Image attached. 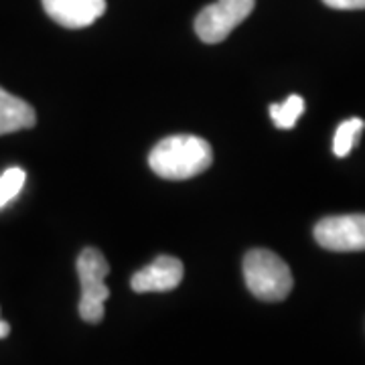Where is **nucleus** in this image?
<instances>
[{
    "instance_id": "obj_9",
    "label": "nucleus",
    "mask_w": 365,
    "mask_h": 365,
    "mask_svg": "<svg viewBox=\"0 0 365 365\" xmlns=\"http://www.w3.org/2000/svg\"><path fill=\"white\" fill-rule=\"evenodd\" d=\"M365 128V122L361 118H349L345 122H341L339 128L335 132V138H333V153L335 157H347L351 155L353 146L357 144L361 132Z\"/></svg>"
},
{
    "instance_id": "obj_2",
    "label": "nucleus",
    "mask_w": 365,
    "mask_h": 365,
    "mask_svg": "<svg viewBox=\"0 0 365 365\" xmlns=\"http://www.w3.org/2000/svg\"><path fill=\"white\" fill-rule=\"evenodd\" d=\"M246 287L256 299L266 302L284 300L292 290V272L288 264L270 250H250L244 258Z\"/></svg>"
},
{
    "instance_id": "obj_7",
    "label": "nucleus",
    "mask_w": 365,
    "mask_h": 365,
    "mask_svg": "<svg viewBox=\"0 0 365 365\" xmlns=\"http://www.w3.org/2000/svg\"><path fill=\"white\" fill-rule=\"evenodd\" d=\"M43 9L57 25L83 29L106 13V0H43Z\"/></svg>"
},
{
    "instance_id": "obj_13",
    "label": "nucleus",
    "mask_w": 365,
    "mask_h": 365,
    "mask_svg": "<svg viewBox=\"0 0 365 365\" xmlns=\"http://www.w3.org/2000/svg\"><path fill=\"white\" fill-rule=\"evenodd\" d=\"M9 333H11V325H9L6 321H2V319H0V339L9 337Z\"/></svg>"
},
{
    "instance_id": "obj_4",
    "label": "nucleus",
    "mask_w": 365,
    "mask_h": 365,
    "mask_svg": "<svg viewBox=\"0 0 365 365\" xmlns=\"http://www.w3.org/2000/svg\"><path fill=\"white\" fill-rule=\"evenodd\" d=\"M256 6V0H215L205 6L195 19V33L209 45L225 41L235 26L248 19Z\"/></svg>"
},
{
    "instance_id": "obj_8",
    "label": "nucleus",
    "mask_w": 365,
    "mask_h": 365,
    "mask_svg": "<svg viewBox=\"0 0 365 365\" xmlns=\"http://www.w3.org/2000/svg\"><path fill=\"white\" fill-rule=\"evenodd\" d=\"M35 124L37 114L33 106L0 88V136L33 128Z\"/></svg>"
},
{
    "instance_id": "obj_12",
    "label": "nucleus",
    "mask_w": 365,
    "mask_h": 365,
    "mask_svg": "<svg viewBox=\"0 0 365 365\" xmlns=\"http://www.w3.org/2000/svg\"><path fill=\"white\" fill-rule=\"evenodd\" d=\"M329 9L337 11H361L365 9V0H323Z\"/></svg>"
},
{
    "instance_id": "obj_10",
    "label": "nucleus",
    "mask_w": 365,
    "mask_h": 365,
    "mask_svg": "<svg viewBox=\"0 0 365 365\" xmlns=\"http://www.w3.org/2000/svg\"><path fill=\"white\" fill-rule=\"evenodd\" d=\"M304 112V100L300 96H290L287 102L282 104L270 106V118H272L274 126L282 128V130H290L294 128V124L299 122V118Z\"/></svg>"
},
{
    "instance_id": "obj_11",
    "label": "nucleus",
    "mask_w": 365,
    "mask_h": 365,
    "mask_svg": "<svg viewBox=\"0 0 365 365\" xmlns=\"http://www.w3.org/2000/svg\"><path fill=\"white\" fill-rule=\"evenodd\" d=\"M26 173L21 167H11L0 175V209L6 207L23 191Z\"/></svg>"
},
{
    "instance_id": "obj_6",
    "label": "nucleus",
    "mask_w": 365,
    "mask_h": 365,
    "mask_svg": "<svg viewBox=\"0 0 365 365\" xmlns=\"http://www.w3.org/2000/svg\"><path fill=\"white\" fill-rule=\"evenodd\" d=\"M185 268L175 256H158L132 276L130 287L134 292H169L181 284Z\"/></svg>"
},
{
    "instance_id": "obj_1",
    "label": "nucleus",
    "mask_w": 365,
    "mask_h": 365,
    "mask_svg": "<svg viewBox=\"0 0 365 365\" xmlns=\"http://www.w3.org/2000/svg\"><path fill=\"white\" fill-rule=\"evenodd\" d=\"M213 163V150L207 140L193 134L169 136L150 150L148 165L160 179L187 181L205 173Z\"/></svg>"
},
{
    "instance_id": "obj_3",
    "label": "nucleus",
    "mask_w": 365,
    "mask_h": 365,
    "mask_svg": "<svg viewBox=\"0 0 365 365\" xmlns=\"http://www.w3.org/2000/svg\"><path fill=\"white\" fill-rule=\"evenodd\" d=\"M108 272H110V264L100 250L86 248L79 254L78 276L81 287L79 317L91 325L104 319V302L110 299V288L106 287Z\"/></svg>"
},
{
    "instance_id": "obj_5",
    "label": "nucleus",
    "mask_w": 365,
    "mask_h": 365,
    "mask_svg": "<svg viewBox=\"0 0 365 365\" xmlns=\"http://www.w3.org/2000/svg\"><path fill=\"white\" fill-rule=\"evenodd\" d=\"M314 240L331 252H364L365 213L331 215L314 225Z\"/></svg>"
}]
</instances>
